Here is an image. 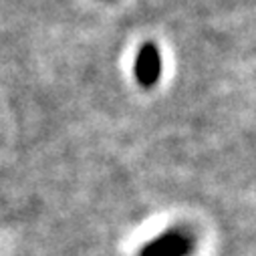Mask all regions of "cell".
<instances>
[{
  "label": "cell",
  "mask_w": 256,
  "mask_h": 256,
  "mask_svg": "<svg viewBox=\"0 0 256 256\" xmlns=\"http://www.w3.org/2000/svg\"><path fill=\"white\" fill-rule=\"evenodd\" d=\"M196 248V238L186 228H172L144 246L140 256H190Z\"/></svg>",
  "instance_id": "1"
},
{
  "label": "cell",
  "mask_w": 256,
  "mask_h": 256,
  "mask_svg": "<svg viewBox=\"0 0 256 256\" xmlns=\"http://www.w3.org/2000/svg\"><path fill=\"white\" fill-rule=\"evenodd\" d=\"M134 73L142 87L152 89L158 85V81L162 77V54L154 42H148L138 50Z\"/></svg>",
  "instance_id": "2"
}]
</instances>
